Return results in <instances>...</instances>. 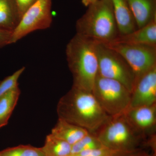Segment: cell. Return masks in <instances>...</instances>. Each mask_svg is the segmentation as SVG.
Wrapping results in <instances>:
<instances>
[{"label": "cell", "mask_w": 156, "mask_h": 156, "mask_svg": "<svg viewBox=\"0 0 156 156\" xmlns=\"http://www.w3.org/2000/svg\"><path fill=\"white\" fill-rule=\"evenodd\" d=\"M56 111L58 119L95 133L109 118L92 92L72 87L59 99Z\"/></svg>", "instance_id": "6da1fadb"}, {"label": "cell", "mask_w": 156, "mask_h": 156, "mask_svg": "<svg viewBox=\"0 0 156 156\" xmlns=\"http://www.w3.org/2000/svg\"><path fill=\"white\" fill-rule=\"evenodd\" d=\"M96 44L76 34L66 45V60L73 76V87L92 92L98 75Z\"/></svg>", "instance_id": "7a4b0ae2"}, {"label": "cell", "mask_w": 156, "mask_h": 156, "mask_svg": "<svg viewBox=\"0 0 156 156\" xmlns=\"http://www.w3.org/2000/svg\"><path fill=\"white\" fill-rule=\"evenodd\" d=\"M88 8L77 20L76 34L101 44L114 41L119 34L111 0H98Z\"/></svg>", "instance_id": "3957f363"}, {"label": "cell", "mask_w": 156, "mask_h": 156, "mask_svg": "<svg viewBox=\"0 0 156 156\" xmlns=\"http://www.w3.org/2000/svg\"><path fill=\"white\" fill-rule=\"evenodd\" d=\"M104 147L132 152L140 149L144 140L132 128L124 115L110 117L95 133Z\"/></svg>", "instance_id": "277c9868"}, {"label": "cell", "mask_w": 156, "mask_h": 156, "mask_svg": "<svg viewBox=\"0 0 156 156\" xmlns=\"http://www.w3.org/2000/svg\"><path fill=\"white\" fill-rule=\"evenodd\" d=\"M92 92L101 107L109 116L122 115L130 106L131 92L115 80L98 75Z\"/></svg>", "instance_id": "5b68a950"}, {"label": "cell", "mask_w": 156, "mask_h": 156, "mask_svg": "<svg viewBox=\"0 0 156 156\" xmlns=\"http://www.w3.org/2000/svg\"><path fill=\"white\" fill-rule=\"evenodd\" d=\"M98 75L119 82L131 92L135 83L131 67L116 51L101 43L96 44Z\"/></svg>", "instance_id": "8992f818"}, {"label": "cell", "mask_w": 156, "mask_h": 156, "mask_svg": "<svg viewBox=\"0 0 156 156\" xmlns=\"http://www.w3.org/2000/svg\"><path fill=\"white\" fill-rule=\"evenodd\" d=\"M105 44L119 53L126 60L134 73L135 82L156 66V46L117 42Z\"/></svg>", "instance_id": "52a82bcc"}, {"label": "cell", "mask_w": 156, "mask_h": 156, "mask_svg": "<svg viewBox=\"0 0 156 156\" xmlns=\"http://www.w3.org/2000/svg\"><path fill=\"white\" fill-rule=\"evenodd\" d=\"M52 0H37L23 14L12 32L11 44L19 41L35 31L47 29L52 22Z\"/></svg>", "instance_id": "ba28073f"}, {"label": "cell", "mask_w": 156, "mask_h": 156, "mask_svg": "<svg viewBox=\"0 0 156 156\" xmlns=\"http://www.w3.org/2000/svg\"><path fill=\"white\" fill-rule=\"evenodd\" d=\"M123 115L132 128L144 140L156 134V104L131 108Z\"/></svg>", "instance_id": "9c48e42d"}, {"label": "cell", "mask_w": 156, "mask_h": 156, "mask_svg": "<svg viewBox=\"0 0 156 156\" xmlns=\"http://www.w3.org/2000/svg\"><path fill=\"white\" fill-rule=\"evenodd\" d=\"M154 104H156V66L135 82L131 92L129 108L148 106Z\"/></svg>", "instance_id": "30bf717a"}, {"label": "cell", "mask_w": 156, "mask_h": 156, "mask_svg": "<svg viewBox=\"0 0 156 156\" xmlns=\"http://www.w3.org/2000/svg\"><path fill=\"white\" fill-rule=\"evenodd\" d=\"M114 14L119 36L137 30V25L126 0H111Z\"/></svg>", "instance_id": "8fae6325"}, {"label": "cell", "mask_w": 156, "mask_h": 156, "mask_svg": "<svg viewBox=\"0 0 156 156\" xmlns=\"http://www.w3.org/2000/svg\"><path fill=\"white\" fill-rule=\"evenodd\" d=\"M113 42L156 46V18L131 33L119 36Z\"/></svg>", "instance_id": "7c38bea8"}, {"label": "cell", "mask_w": 156, "mask_h": 156, "mask_svg": "<svg viewBox=\"0 0 156 156\" xmlns=\"http://www.w3.org/2000/svg\"><path fill=\"white\" fill-rule=\"evenodd\" d=\"M133 14L137 28L156 18V0H126Z\"/></svg>", "instance_id": "4fadbf2b"}, {"label": "cell", "mask_w": 156, "mask_h": 156, "mask_svg": "<svg viewBox=\"0 0 156 156\" xmlns=\"http://www.w3.org/2000/svg\"><path fill=\"white\" fill-rule=\"evenodd\" d=\"M89 132L83 128L58 118L50 134L72 146Z\"/></svg>", "instance_id": "5bb4252c"}, {"label": "cell", "mask_w": 156, "mask_h": 156, "mask_svg": "<svg viewBox=\"0 0 156 156\" xmlns=\"http://www.w3.org/2000/svg\"><path fill=\"white\" fill-rule=\"evenodd\" d=\"M20 20L15 0H0V29L13 32Z\"/></svg>", "instance_id": "9a60e30c"}, {"label": "cell", "mask_w": 156, "mask_h": 156, "mask_svg": "<svg viewBox=\"0 0 156 156\" xmlns=\"http://www.w3.org/2000/svg\"><path fill=\"white\" fill-rule=\"evenodd\" d=\"M20 94L19 86L0 98V128L9 122Z\"/></svg>", "instance_id": "2e32d148"}, {"label": "cell", "mask_w": 156, "mask_h": 156, "mask_svg": "<svg viewBox=\"0 0 156 156\" xmlns=\"http://www.w3.org/2000/svg\"><path fill=\"white\" fill-rule=\"evenodd\" d=\"M45 156H71L72 145L50 134L47 135L44 144L41 147Z\"/></svg>", "instance_id": "e0dca14e"}, {"label": "cell", "mask_w": 156, "mask_h": 156, "mask_svg": "<svg viewBox=\"0 0 156 156\" xmlns=\"http://www.w3.org/2000/svg\"><path fill=\"white\" fill-rule=\"evenodd\" d=\"M104 147L97 136L89 132L77 142L72 146L71 156L79 154L83 152L93 150Z\"/></svg>", "instance_id": "ac0fdd59"}, {"label": "cell", "mask_w": 156, "mask_h": 156, "mask_svg": "<svg viewBox=\"0 0 156 156\" xmlns=\"http://www.w3.org/2000/svg\"><path fill=\"white\" fill-rule=\"evenodd\" d=\"M0 156H45L41 148L20 145L0 151Z\"/></svg>", "instance_id": "d6986e66"}, {"label": "cell", "mask_w": 156, "mask_h": 156, "mask_svg": "<svg viewBox=\"0 0 156 156\" xmlns=\"http://www.w3.org/2000/svg\"><path fill=\"white\" fill-rule=\"evenodd\" d=\"M25 69V67H22L0 81V98L19 86L18 80Z\"/></svg>", "instance_id": "ffe728a7"}, {"label": "cell", "mask_w": 156, "mask_h": 156, "mask_svg": "<svg viewBox=\"0 0 156 156\" xmlns=\"http://www.w3.org/2000/svg\"><path fill=\"white\" fill-rule=\"evenodd\" d=\"M134 152V151H132ZM132 152L118 150L103 147L100 148L83 152L78 155L80 156H125Z\"/></svg>", "instance_id": "44dd1931"}, {"label": "cell", "mask_w": 156, "mask_h": 156, "mask_svg": "<svg viewBox=\"0 0 156 156\" xmlns=\"http://www.w3.org/2000/svg\"><path fill=\"white\" fill-rule=\"evenodd\" d=\"M37 0H15L20 19L22 15Z\"/></svg>", "instance_id": "7402d4cb"}, {"label": "cell", "mask_w": 156, "mask_h": 156, "mask_svg": "<svg viewBox=\"0 0 156 156\" xmlns=\"http://www.w3.org/2000/svg\"><path fill=\"white\" fill-rule=\"evenodd\" d=\"M12 32L0 29V48L11 44Z\"/></svg>", "instance_id": "603a6c76"}, {"label": "cell", "mask_w": 156, "mask_h": 156, "mask_svg": "<svg viewBox=\"0 0 156 156\" xmlns=\"http://www.w3.org/2000/svg\"><path fill=\"white\" fill-rule=\"evenodd\" d=\"M125 156H145V151L139 149L128 154Z\"/></svg>", "instance_id": "cb8c5ba5"}, {"label": "cell", "mask_w": 156, "mask_h": 156, "mask_svg": "<svg viewBox=\"0 0 156 156\" xmlns=\"http://www.w3.org/2000/svg\"><path fill=\"white\" fill-rule=\"evenodd\" d=\"M98 0H82V2L84 6L88 7L95 3Z\"/></svg>", "instance_id": "d4e9b609"}, {"label": "cell", "mask_w": 156, "mask_h": 156, "mask_svg": "<svg viewBox=\"0 0 156 156\" xmlns=\"http://www.w3.org/2000/svg\"><path fill=\"white\" fill-rule=\"evenodd\" d=\"M145 156H156V153L153 152V154H149L145 152Z\"/></svg>", "instance_id": "484cf974"}, {"label": "cell", "mask_w": 156, "mask_h": 156, "mask_svg": "<svg viewBox=\"0 0 156 156\" xmlns=\"http://www.w3.org/2000/svg\"><path fill=\"white\" fill-rule=\"evenodd\" d=\"M80 156L79 155H73V156Z\"/></svg>", "instance_id": "4316f807"}]
</instances>
